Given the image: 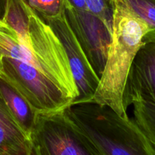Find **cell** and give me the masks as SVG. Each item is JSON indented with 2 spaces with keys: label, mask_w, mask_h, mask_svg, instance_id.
<instances>
[{
  "label": "cell",
  "mask_w": 155,
  "mask_h": 155,
  "mask_svg": "<svg viewBox=\"0 0 155 155\" xmlns=\"http://www.w3.org/2000/svg\"><path fill=\"white\" fill-rule=\"evenodd\" d=\"M111 41L99 83L90 102L127 114L124 93L130 68L143 39L151 30L146 23L120 0H114Z\"/></svg>",
  "instance_id": "6da1fadb"
},
{
  "label": "cell",
  "mask_w": 155,
  "mask_h": 155,
  "mask_svg": "<svg viewBox=\"0 0 155 155\" xmlns=\"http://www.w3.org/2000/svg\"><path fill=\"white\" fill-rule=\"evenodd\" d=\"M2 21L15 31L19 42L29 50L45 74L74 102L78 97V89L63 44L49 24L30 7L27 0H6Z\"/></svg>",
  "instance_id": "7a4b0ae2"
},
{
  "label": "cell",
  "mask_w": 155,
  "mask_h": 155,
  "mask_svg": "<svg viewBox=\"0 0 155 155\" xmlns=\"http://www.w3.org/2000/svg\"><path fill=\"white\" fill-rule=\"evenodd\" d=\"M64 113L101 155H155V147L127 114L94 102L71 104Z\"/></svg>",
  "instance_id": "3957f363"
},
{
  "label": "cell",
  "mask_w": 155,
  "mask_h": 155,
  "mask_svg": "<svg viewBox=\"0 0 155 155\" xmlns=\"http://www.w3.org/2000/svg\"><path fill=\"white\" fill-rule=\"evenodd\" d=\"M0 74L11 82L39 114L61 111L73 100L64 90L21 53L16 33L0 20Z\"/></svg>",
  "instance_id": "277c9868"
},
{
  "label": "cell",
  "mask_w": 155,
  "mask_h": 155,
  "mask_svg": "<svg viewBox=\"0 0 155 155\" xmlns=\"http://www.w3.org/2000/svg\"><path fill=\"white\" fill-rule=\"evenodd\" d=\"M30 139L39 155H101L75 128L64 110L39 114Z\"/></svg>",
  "instance_id": "5b68a950"
},
{
  "label": "cell",
  "mask_w": 155,
  "mask_h": 155,
  "mask_svg": "<svg viewBox=\"0 0 155 155\" xmlns=\"http://www.w3.org/2000/svg\"><path fill=\"white\" fill-rule=\"evenodd\" d=\"M63 4L68 24L100 79L110 45L111 30L96 15Z\"/></svg>",
  "instance_id": "8992f818"
},
{
  "label": "cell",
  "mask_w": 155,
  "mask_h": 155,
  "mask_svg": "<svg viewBox=\"0 0 155 155\" xmlns=\"http://www.w3.org/2000/svg\"><path fill=\"white\" fill-rule=\"evenodd\" d=\"M42 19L52 28L66 51L79 92L78 97L72 104L90 102L98 88L100 79L68 24L64 11L55 18Z\"/></svg>",
  "instance_id": "52a82bcc"
},
{
  "label": "cell",
  "mask_w": 155,
  "mask_h": 155,
  "mask_svg": "<svg viewBox=\"0 0 155 155\" xmlns=\"http://www.w3.org/2000/svg\"><path fill=\"white\" fill-rule=\"evenodd\" d=\"M155 104V38L145 36L130 68L124 93L126 110L136 101Z\"/></svg>",
  "instance_id": "ba28073f"
},
{
  "label": "cell",
  "mask_w": 155,
  "mask_h": 155,
  "mask_svg": "<svg viewBox=\"0 0 155 155\" xmlns=\"http://www.w3.org/2000/svg\"><path fill=\"white\" fill-rule=\"evenodd\" d=\"M31 139L20 127L0 92V155H31Z\"/></svg>",
  "instance_id": "9c48e42d"
},
{
  "label": "cell",
  "mask_w": 155,
  "mask_h": 155,
  "mask_svg": "<svg viewBox=\"0 0 155 155\" xmlns=\"http://www.w3.org/2000/svg\"><path fill=\"white\" fill-rule=\"evenodd\" d=\"M0 92L15 120L23 131L30 138L39 114L24 95L1 74Z\"/></svg>",
  "instance_id": "30bf717a"
},
{
  "label": "cell",
  "mask_w": 155,
  "mask_h": 155,
  "mask_svg": "<svg viewBox=\"0 0 155 155\" xmlns=\"http://www.w3.org/2000/svg\"><path fill=\"white\" fill-rule=\"evenodd\" d=\"M133 105V120L155 147V104L140 101Z\"/></svg>",
  "instance_id": "8fae6325"
},
{
  "label": "cell",
  "mask_w": 155,
  "mask_h": 155,
  "mask_svg": "<svg viewBox=\"0 0 155 155\" xmlns=\"http://www.w3.org/2000/svg\"><path fill=\"white\" fill-rule=\"evenodd\" d=\"M112 0L110 5H111ZM133 13L143 20L151 32L145 36L155 38V0H120Z\"/></svg>",
  "instance_id": "7c38bea8"
},
{
  "label": "cell",
  "mask_w": 155,
  "mask_h": 155,
  "mask_svg": "<svg viewBox=\"0 0 155 155\" xmlns=\"http://www.w3.org/2000/svg\"><path fill=\"white\" fill-rule=\"evenodd\" d=\"M62 1L63 3L69 5L76 9L89 12L105 22H107L111 19V8L106 0H62Z\"/></svg>",
  "instance_id": "4fadbf2b"
},
{
  "label": "cell",
  "mask_w": 155,
  "mask_h": 155,
  "mask_svg": "<svg viewBox=\"0 0 155 155\" xmlns=\"http://www.w3.org/2000/svg\"><path fill=\"white\" fill-rule=\"evenodd\" d=\"M30 7L42 18H51L64 12L62 0H27Z\"/></svg>",
  "instance_id": "5bb4252c"
},
{
  "label": "cell",
  "mask_w": 155,
  "mask_h": 155,
  "mask_svg": "<svg viewBox=\"0 0 155 155\" xmlns=\"http://www.w3.org/2000/svg\"><path fill=\"white\" fill-rule=\"evenodd\" d=\"M31 155H39V154H38V153L36 151V150L33 148V151H32Z\"/></svg>",
  "instance_id": "9a60e30c"
},
{
  "label": "cell",
  "mask_w": 155,
  "mask_h": 155,
  "mask_svg": "<svg viewBox=\"0 0 155 155\" xmlns=\"http://www.w3.org/2000/svg\"><path fill=\"white\" fill-rule=\"evenodd\" d=\"M106 1H107V2H108V4L110 5V2H111V1H112V0H106Z\"/></svg>",
  "instance_id": "2e32d148"
}]
</instances>
